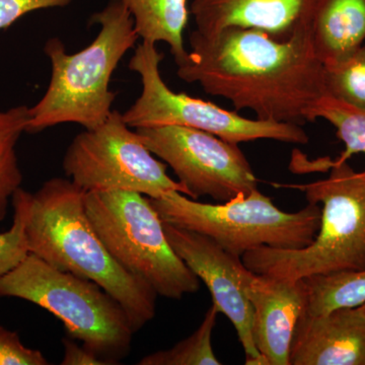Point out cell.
Instances as JSON below:
<instances>
[{"mask_svg": "<svg viewBox=\"0 0 365 365\" xmlns=\"http://www.w3.org/2000/svg\"><path fill=\"white\" fill-rule=\"evenodd\" d=\"M190 51L177 74L208 95L227 98L235 111L257 119L299 125L325 95L324 66L312 32L277 40L256 29L227 28L190 35Z\"/></svg>", "mask_w": 365, "mask_h": 365, "instance_id": "1", "label": "cell"}, {"mask_svg": "<svg viewBox=\"0 0 365 365\" xmlns=\"http://www.w3.org/2000/svg\"><path fill=\"white\" fill-rule=\"evenodd\" d=\"M242 283L253 307L257 350L267 365H290V345L306 306L304 280L255 273L244 266Z\"/></svg>", "mask_w": 365, "mask_h": 365, "instance_id": "12", "label": "cell"}, {"mask_svg": "<svg viewBox=\"0 0 365 365\" xmlns=\"http://www.w3.org/2000/svg\"><path fill=\"white\" fill-rule=\"evenodd\" d=\"M311 32L323 64L347 56L365 43V0H316Z\"/></svg>", "mask_w": 365, "mask_h": 365, "instance_id": "15", "label": "cell"}, {"mask_svg": "<svg viewBox=\"0 0 365 365\" xmlns=\"http://www.w3.org/2000/svg\"><path fill=\"white\" fill-rule=\"evenodd\" d=\"M39 350L24 346L16 332L0 327V365H47Z\"/></svg>", "mask_w": 365, "mask_h": 365, "instance_id": "23", "label": "cell"}, {"mask_svg": "<svg viewBox=\"0 0 365 365\" xmlns=\"http://www.w3.org/2000/svg\"><path fill=\"white\" fill-rule=\"evenodd\" d=\"M30 193L18 189L11 201L14 222L6 232L0 234V277L16 267L30 254L26 235V220Z\"/></svg>", "mask_w": 365, "mask_h": 365, "instance_id": "22", "label": "cell"}, {"mask_svg": "<svg viewBox=\"0 0 365 365\" xmlns=\"http://www.w3.org/2000/svg\"><path fill=\"white\" fill-rule=\"evenodd\" d=\"M326 179L294 185L306 194L307 202L321 206V220L314 241L306 248L263 247L242 255V261L255 273L288 279L316 274L365 269V173L333 160Z\"/></svg>", "mask_w": 365, "mask_h": 365, "instance_id": "4", "label": "cell"}, {"mask_svg": "<svg viewBox=\"0 0 365 365\" xmlns=\"http://www.w3.org/2000/svg\"><path fill=\"white\" fill-rule=\"evenodd\" d=\"M93 24L101 26L100 33L78 53L67 54L59 38L46 43L51 81L43 98L30 108L28 133H39L66 123L93 129L111 114L116 93L110 91V81L118 64L135 47L139 37L122 0H110L102 11L91 16V25Z\"/></svg>", "mask_w": 365, "mask_h": 365, "instance_id": "3", "label": "cell"}, {"mask_svg": "<svg viewBox=\"0 0 365 365\" xmlns=\"http://www.w3.org/2000/svg\"><path fill=\"white\" fill-rule=\"evenodd\" d=\"M86 193L63 178L49 180L30 193L29 250L53 267L100 285L121 304L137 332L155 318L158 294L122 267L106 248L86 213Z\"/></svg>", "mask_w": 365, "mask_h": 365, "instance_id": "2", "label": "cell"}, {"mask_svg": "<svg viewBox=\"0 0 365 365\" xmlns=\"http://www.w3.org/2000/svg\"><path fill=\"white\" fill-rule=\"evenodd\" d=\"M302 279L307 288L304 316H324L365 304V269L316 274Z\"/></svg>", "mask_w": 365, "mask_h": 365, "instance_id": "17", "label": "cell"}, {"mask_svg": "<svg viewBox=\"0 0 365 365\" xmlns=\"http://www.w3.org/2000/svg\"><path fill=\"white\" fill-rule=\"evenodd\" d=\"M150 200L163 222L206 235L239 258L263 247L306 248L321 220L319 204L309 202L297 212H284L258 189L220 204L197 202L178 191Z\"/></svg>", "mask_w": 365, "mask_h": 365, "instance_id": "6", "label": "cell"}, {"mask_svg": "<svg viewBox=\"0 0 365 365\" xmlns=\"http://www.w3.org/2000/svg\"><path fill=\"white\" fill-rule=\"evenodd\" d=\"M314 6L316 0H193L190 14L204 35L256 29L283 41L311 31Z\"/></svg>", "mask_w": 365, "mask_h": 365, "instance_id": "13", "label": "cell"}, {"mask_svg": "<svg viewBox=\"0 0 365 365\" xmlns=\"http://www.w3.org/2000/svg\"><path fill=\"white\" fill-rule=\"evenodd\" d=\"M362 307V309H364V311L365 312V304H364V306H361Z\"/></svg>", "mask_w": 365, "mask_h": 365, "instance_id": "26", "label": "cell"}, {"mask_svg": "<svg viewBox=\"0 0 365 365\" xmlns=\"http://www.w3.org/2000/svg\"><path fill=\"white\" fill-rule=\"evenodd\" d=\"M220 314L215 304L209 307L202 323L188 338L170 349L151 353L139 365H220L212 347V333Z\"/></svg>", "mask_w": 365, "mask_h": 365, "instance_id": "20", "label": "cell"}, {"mask_svg": "<svg viewBox=\"0 0 365 365\" xmlns=\"http://www.w3.org/2000/svg\"><path fill=\"white\" fill-rule=\"evenodd\" d=\"M144 42L165 43L177 66L186 59L185 29L188 25V0H122Z\"/></svg>", "mask_w": 365, "mask_h": 365, "instance_id": "16", "label": "cell"}, {"mask_svg": "<svg viewBox=\"0 0 365 365\" xmlns=\"http://www.w3.org/2000/svg\"><path fill=\"white\" fill-rule=\"evenodd\" d=\"M290 365H365V312L361 307L324 316L302 314L289 351Z\"/></svg>", "mask_w": 365, "mask_h": 365, "instance_id": "14", "label": "cell"}, {"mask_svg": "<svg viewBox=\"0 0 365 365\" xmlns=\"http://www.w3.org/2000/svg\"><path fill=\"white\" fill-rule=\"evenodd\" d=\"M72 1L73 0H0V30L9 28L26 14L66 6Z\"/></svg>", "mask_w": 365, "mask_h": 365, "instance_id": "24", "label": "cell"}, {"mask_svg": "<svg viewBox=\"0 0 365 365\" xmlns=\"http://www.w3.org/2000/svg\"><path fill=\"white\" fill-rule=\"evenodd\" d=\"M163 60V53L153 43L143 41L137 45L128 66L140 76L143 91L122 114L130 128L178 125L208 132L235 144L259 139L309 143V137L299 125L248 119L213 103L170 90L160 76Z\"/></svg>", "mask_w": 365, "mask_h": 365, "instance_id": "8", "label": "cell"}, {"mask_svg": "<svg viewBox=\"0 0 365 365\" xmlns=\"http://www.w3.org/2000/svg\"><path fill=\"white\" fill-rule=\"evenodd\" d=\"M323 66L325 95L365 111V43L347 56Z\"/></svg>", "mask_w": 365, "mask_h": 365, "instance_id": "21", "label": "cell"}, {"mask_svg": "<svg viewBox=\"0 0 365 365\" xmlns=\"http://www.w3.org/2000/svg\"><path fill=\"white\" fill-rule=\"evenodd\" d=\"M85 203L91 225L115 260L158 295L181 299L199 289V278L170 246L148 196L121 190L88 192Z\"/></svg>", "mask_w": 365, "mask_h": 365, "instance_id": "7", "label": "cell"}, {"mask_svg": "<svg viewBox=\"0 0 365 365\" xmlns=\"http://www.w3.org/2000/svg\"><path fill=\"white\" fill-rule=\"evenodd\" d=\"M319 118L332 124L338 138L345 144V150L336 163L347 162L357 153L365 155V111L324 95L309 110L307 121L314 122Z\"/></svg>", "mask_w": 365, "mask_h": 365, "instance_id": "19", "label": "cell"}, {"mask_svg": "<svg viewBox=\"0 0 365 365\" xmlns=\"http://www.w3.org/2000/svg\"><path fill=\"white\" fill-rule=\"evenodd\" d=\"M29 118L30 108L26 106L0 111V222L6 218L9 200L23 182L16 148Z\"/></svg>", "mask_w": 365, "mask_h": 365, "instance_id": "18", "label": "cell"}, {"mask_svg": "<svg viewBox=\"0 0 365 365\" xmlns=\"http://www.w3.org/2000/svg\"><path fill=\"white\" fill-rule=\"evenodd\" d=\"M62 168L86 193L121 190L160 198L178 191L189 197L188 190L170 179L165 163L153 157L123 115L115 110L104 123L74 137Z\"/></svg>", "mask_w": 365, "mask_h": 365, "instance_id": "9", "label": "cell"}, {"mask_svg": "<svg viewBox=\"0 0 365 365\" xmlns=\"http://www.w3.org/2000/svg\"><path fill=\"white\" fill-rule=\"evenodd\" d=\"M37 304L63 323L72 339L83 342L109 365L130 352L135 333L123 307L93 281L53 267L32 253L0 277V297Z\"/></svg>", "mask_w": 365, "mask_h": 365, "instance_id": "5", "label": "cell"}, {"mask_svg": "<svg viewBox=\"0 0 365 365\" xmlns=\"http://www.w3.org/2000/svg\"><path fill=\"white\" fill-rule=\"evenodd\" d=\"M135 131L150 153L174 170L190 198L209 196L223 203L258 189V179L239 144L178 125Z\"/></svg>", "mask_w": 365, "mask_h": 365, "instance_id": "10", "label": "cell"}, {"mask_svg": "<svg viewBox=\"0 0 365 365\" xmlns=\"http://www.w3.org/2000/svg\"><path fill=\"white\" fill-rule=\"evenodd\" d=\"M163 223L172 248L205 283L212 304L234 325L246 354V364L267 365L254 343V312L242 287V258L228 253L206 235Z\"/></svg>", "mask_w": 365, "mask_h": 365, "instance_id": "11", "label": "cell"}, {"mask_svg": "<svg viewBox=\"0 0 365 365\" xmlns=\"http://www.w3.org/2000/svg\"><path fill=\"white\" fill-rule=\"evenodd\" d=\"M64 357L62 365H109L105 360L101 359L95 353L86 349L85 346H79L73 340H63Z\"/></svg>", "mask_w": 365, "mask_h": 365, "instance_id": "25", "label": "cell"}]
</instances>
